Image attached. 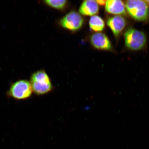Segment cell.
<instances>
[{"label":"cell","instance_id":"obj_1","mask_svg":"<svg viewBox=\"0 0 149 149\" xmlns=\"http://www.w3.org/2000/svg\"><path fill=\"white\" fill-rule=\"evenodd\" d=\"M30 83L33 92L39 95L47 94L53 89L49 76L43 70L33 73L31 76Z\"/></svg>","mask_w":149,"mask_h":149},{"label":"cell","instance_id":"obj_2","mask_svg":"<svg viewBox=\"0 0 149 149\" xmlns=\"http://www.w3.org/2000/svg\"><path fill=\"white\" fill-rule=\"evenodd\" d=\"M125 7L128 14L136 20L144 21L149 18V7L145 1L139 0L127 1Z\"/></svg>","mask_w":149,"mask_h":149},{"label":"cell","instance_id":"obj_3","mask_svg":"<svg viewBox=\"0 0 149 149\" xmlns=\"http://www.w3.org/2000/svg\"><path fill=\"white\" fill-rule=\"evenodd\" d=\"M125 45L128 49L138 51L143 49L146 45V35L142 31L130 29L124 35Z\"/></svg>","mask_w":149,"mask_h":149},{"label":"cell","instance_id":"obj_4","mask_svg":"<svg viewBox=\"0 0 149 149\" xmlns=\"http://www.w3.org/2000/svg\"><path fill=\"white\" fill-rule=\"evenodd\" d=\"M32 92L30 82L26 80H21L12 84L7 94L9 97L15 99L23 100L30 97Z\"/></svg>","mask_w":149,"mask_h":149},{"label":"cell","instance_id":"obj_5","mask_svg":"<svg viewBox=\"0 0 149 149\" xmlns=\"http://www.w3.org/2000/svg\"><path fill=\"white\" fill-rule=\"evenodd\" d=\"M83 22V18L81 15L77 12H71L61 19L60 23L65 29L75 31L82 27Z\"/></svg>","mask_w":149,"mask_h":149},{"label":"cell","instance_id":"obj_6","mask_svg":"<svg viewBox=\"0 0 149 149\" xmlns=\"http://www.w3.org/2000/svg\"><path fill=\"white\" fill-rule=\"evenodd\" d=\"M91 40L92 45L96 49L103 50L111 49V42L107 37L103 33H95L92 35Z\"/></svg>","mask_w":149,"mask_h":149},{"label":"cell","instance_id":"obj_7","mask_svg":"<svg viewBox=\"0 0 149 149\" xmlns=\"http://www.w3.org/2000/svg\"><path fill=\"white\" fill-rule=\"evenodd\" d=\"M107 24L115 36L118 37L126 25L125 19L120 16H116L109 18Z\"/></svg>","mask_w":149,"mask_h":149},{"label":"cell","instance_id":"obj_8","mask_svg":"<svg viewBox=\"0 0 149 149\" xmlns=\"http://www.w3.org/2000/svg\"><path fill=\"white\" fill-rule=\"evenodd\" d=\"M125 8L124 3L120 0H109L106 1L105 10L109 13L125 15Z\"/></svg>","mask_w":149,"mask_h":149},{"label":"cell","instance_id":"obj_9","mask_svg":"<svg viewBox=\"0 0 149 149\" xmlns=\"http://www.w3.org/2000/svg\"><path fill=\"white\" fill-rule=\"evenodd\" d=\"M98 3L96 1L87 0L82 3L79 9V12L85 16H93L99 12Z\"/></svg>","mask_w":149,"mask_h":149},{"label":"cell","instance_id":"obj_10","mask_svg":"<svg viewBox=\"0 0 149 149\" xmlns=\"http://www.w3.org/2000/svg\"><path fill=\"white\" fill-rule=\"evenodd\" d=\"M89 26L91 29L95 31H101L105 27V23L103 19L97 15L92 16L89 21Z\"/></svg>","mask_w":149,"mask_h":149},{"label":"cell","instance_id":"obj_11","mask_svg":"<svg viewBox=\"0 0 149 149\" xmlns=\"http://www.w3.org/2000/svg\"><path fill=\"white\" fill-rule=\"evenodd\" d=\"M45 2L53 8L61 9L64 8L67 3L65 0H46Z\"/></svg>","mask_w":149,"mask_h":149},{"label":"cell","instance_id":"obj_12","mask_svg":"<svg viewBox=\"0 0 149 149\" xmlns=\"http://www.w3.org/2000/svg\"><path fill=\"white\" fill-rule=\"evenodd\" d=\"M96 1L98 4L101 5H104L106 4L107 1H104V0H99V1Z\"/></svg>","mask_w":149,"mask_h":149},{"label":"cell","instance_id":"obj_13","mask_svg":"<svg viewBox=\"0 0 149 149\" xmlns=\"http://www.w3.org/2000/svg\"><path fill=\"white\" fill-rule=\"evenodd\" d=\"M146 3L148 4V5H149V0H147V1H145Z\"/></svg>","mask_w":149,"mask_h":149}]
</instances>
